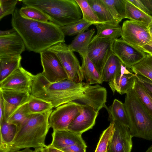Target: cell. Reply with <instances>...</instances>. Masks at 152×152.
<instances>
[{"label": "cell", "instance_id": "obj_1", "mask_svg": "<svg viewBox=\"0 0 152 152\" xmlns=\"http://www.w3.org/2000/svg\"><path fill=\"white\" fill-rule=\"evenodd\" d=\"M31 94L50 102L55 108L72 102L90 105L93 98L92 89L86 83L66 79L51 83L42 73L35 75Z\"/></svg>", "mask_w": 152, "mask_h": 152}, {"label": "cell", "instance_id": "obj_2", "mask_svg": "<svg viewBox=\"0 0 152 152\" xmlns=\"http://www.w3.org/2000/svg\"><path fill=\"white\" fill-rule=\"evenodd\" d=\"M12 15V26L29 51L40 53L57 43L65 42V36L60 27L53 23L24 18L16 8Z\"/></svg>", "mask_w": 152, "mask_h": 152}, {"label": "cell", "instance_id": "obj_3", "mask_svg": "<svg viewBox=\"0 0 152 152\" xmlns=\"http://www.w3.org/2000/svg\"><path fill=\"white\" fill-rule=\"evenodd\" d=\"M52 110L42 114L31 115L23 125L16 128L10 143L0 144V152H10L26 148H45L46 135L50 128L49 118Z\"/></svg>", "mask_w": 152, "mask_h": 152}, {"label": "cell", "instance_id": "obj_4", "mask_svg": "<svg viewBox=\"0 0 152 152\" xmlns=\"http://www.w3.org/2000/svg\"><path fill=\"white\" fill-rule=\"evenodd\" d=\"M26 6L42 11L51 22L61 27L74 23L82 18V14L75 0H23Z\"/></svg>", "mask_w": 152, "mask_h": 152}, {"label": "cell", "instance_id": "obj_5", "mask_svg": "<svg viewBox=\"0 0 152 152\" xmlns=\"http://www.w3.org/2000/svg\"><path fill=\"white\" fill-rule=\"evenodd\" d=\"M133 137L152 140V117L132 87L127 93L124 103Z\"/></svg>", "mask_w": 152, "mask_h": 152}, {"label": "cell", "instance_id": "obj_6", "mask_svg": "<svg viewBox=\"0 0 152 152\" xmlns=\"http://www.w3.org/2000/svg\"><path fill=\"white\" fill-rule=\"evenodd\" d=\"M48 49L56 54L67 75L68 79L78 83L82 82L84 77L81 66L74 52L64 42L57 43Z\"/></svg>", "mask_w": 152, "mask_h": 152}, {"label": "cell", "instance_id": "obj_7", "mask_svg": "<svg viewBox=\"0 0 152 152\" xmlns=\"http://www.w3.org/2000/svg\"><path fill=\"white\" fill-rule=\"evenodd\" d=\"M84 105L74 102L58 107L49 118L50 127L53 130L66 129L72 121L80 113Z\"/></svg>", "mask_w": 152, "mask_h": 152}, {"label": "cell", "instance_id": "obj_8", "mask_svg": "<svg viewBox=\"0 0 152 152\" xmlns=\"http://www.w3.org/2000/svg\"><path fill=\"white\" fill-rule=\"evenodd\" d=\"M121 36L126 42L140 48L152 40L147 26L131 20L123 23Z\"/></svg>", "mask_w": 152, "mask_h": 152}, {"label": "cell", "instance_id": "obj_9", "mask_svg": "<svg viewBox=\"0 0 152 152\" xmlns=\"http://www.w3.org/2000/svg\"><path fill=\"white\" fill-rule=\"evenodd\" d=\"M111 49L112 53L123 64L130 68L144 58L147 55L140 48L128 43L121 38L113 40Z\"/></svg>", "mask_w": 152, "mask_h": 152}, {"label": "cell", "instance_id": "obj_10", "mask_svg": "<svg viewBox=\"0 0 152 152\" xmlns=\"http://www.w3.org/2000/svg\"><path fill=\"white\" fill-rule=\"evenodd\" d=\"M43 76L50 83L68 79L67 75L56 54L47 49L40 53Z\"/></svg>", "mask_w": 152, "mask_h": 152}, {"label": "cell", "instance_id": "obj_11", "mask_svg": "<svg viewBox=\"0 0 152 152\" xmlns=\"http://www.w3.org/2000/svg\"><path fill=\"white\" fill-rule=\"evenodd\" d=\"M34 76L20 66L0 82V88L31 94Z\"/></svg>", "mask_w": 152, "mask_h": 152}, {"label": "cell", "instance_id": "obj_12", "mask_svg": "<svg viewBox=\"0 0 152 152\" xmlns=\"http://www.w3.org/2000/svg\"><path fill=\"white\" fill-rule=\"evenodd\" d=\"M113 40L92 39L88 48V56L101 76L104 66L112 54Z\"/></svg>", "mask_w": 152, "mask_h": 152}, {"label": "cell", "instance_id": "obj_13", "mask_svg": "<svg viewBox=\"0 0 152 152\" xmlns=\"http://www.w3.org/2000/svg\"><path fill=\"white\" fill-rule=\"evenodd\" d=\"M111 121L114 122L115 130L107 152H131L132 137L129 129L117 121Z\"/></svg>", "mask_w": 152, "mask_h": 152}, {"label": "cell", "instance_id": "obj_14", "mask_svg": "<svg viewBox=\"0 0 152 152\" xmlns=\"http://www.w3.org/2000/svg\"><path fill=\"white\" fill-rule=\"evenodd\" d=\"M4 109V120L7 121L18 109L27 103L31 96L28 92L0 88Z\"/></svg>", "mask_w": 152, "mask_h": 152}, {"label": "cell", "instance_id": "obj_15", "mask_svg": "<svg viewBox=\"0 0 152 152\" xmlns=\"http://www.w3.org/2000/svg\"><path fill=\"white\" fill-rule=\"evenodd\" d=\"M99 112L93 107L84 105L80 113L72 121L66 129L82 134L93 128Z\"/></svg>", "mask_w": 152, "mask_h": 152}, {"label": "cell", "instance_id": "obj_16", "mask_svg": "<svg viewBox=\"0 0 152 152\" xmlns=\"http://www.w3.org/2000/svg\"><path fill=\"white\" fill-rule=\"evenodd\" d=\"M136 75L131 68L122 64L108 85L113 94L115 91L121 95L126 94L133 87Z\"/></svg>", "mask_w": 152, "mask_h": 152}, {"label": "cell", "instance_id": "obj_17", "mask_svg": "<svg viewBox=\"0 0 152 152\" xmlns=\"http://www.w3.org/2000/svg\"><path fill=\"white\" fill-rule=\"evenodd\" d=\"M81 135L67 129L53 130L52 141L50 145L60 150L75 144L86 145Z\"/></svg>", "mask_w": 152, "mask_h": 152}, {"label": "cell", "instance_id": "obj_18", "mask_svg": "<svg viewBox=\"0 0 152 152\" xmlns=\"http://www.w3.org/2000/svg\"><path fill=\"white\" fill-rule=\"evenodd\" d=\"M25 48L22 38L17 32L0 36V56L21 55Z\"/></svg>", "mask_w": 152, "mask_h": 152}, {"label": "cell", "instance_id": "obj_19", "mask_svg": "<svg viewBox=\"0 0 152 152\" xmlns=\"http://www.w3.org/2000/svg\"><path fill=\"white\" fill-rule=\"evenodd\" d=\"M94 29L82 32L75 37L71 43L68 45L73 52L79 53L82 58L88 56V48L92 37L95 33Z\"/></svg>", "mask_w": 152, "mask_h": 152}, {"label": "cell", "instance_id": "obj_20", "mask_svg": "<svg viewBox=\"0 0 152 152\" xmlns=\"http://www.w3.org/2000/svg\"><path fill=\"white\" fill-rule=\"evenodd\" d=\"M110 121L116 120L129 128V120L124 104L115 99L112 104L106 109Z\"/></svg>", "mask_w": 152, "mask_h": 152}, {"label": "cell", "instance_id": "obj_21", "mask_svg": "<svg viewBox=\"0 0 152 152\" xmlns=\"http://www.w3.org/2000/svg\"><path fill=\"white\" fill-rule=\"evenodd\" d=\"M21 55L0 56V82L20 66Z\"/></svg>", "mask_w": 152, "mask_h": 152}, {"label": "cell", "instance_id": "obj_22", "mask_svg": "<svg viewBox=\"0 0 152 152\" xmlns=\"http://www.w3.org/2000/svg\"><path fill=\"white\" fill-rule=\"evenodd\" d=\"M102 23L117 25L119 23L114 18L102 0H87Z\"/></svg>", "mask_w": 152, "mask_h": 152}, {"label": "cell", "instance_id": "obj_23", "mask_svg": "<svg viewBox=\"0 0 152 152\" xmlns=\"http://www.w3.org/2000/svg\"><path fill=\"white\" fill-rule=\"evenodd\" d=\"M97 30L96 35L92 39L113 40L121 36V27L119 25L101 23L95 25Z\"/></svg>", "mask_w": 152, "mask_h": 152}, {"label": "cell", "instance_id": "obj_24", "mask_svg": "<svg viewBox=\"0 0 152 152\" xmlns=\"http://www.w3.org/2000/svg\"><path fill=\"white\" fill-rule=\"evenodd\" d=\"M82 59L81 66L86 83L90 85L102 84L103 82L100 74L88 56Z\"/></svg>", "mask_w": 152, "mask_h": 152}, {"label": "cell", "instance_id": "obj_25", "mask_svg": "<svg viewBox=\"0 0 152 152\" xmlns=\"http://www.w3.org/2000/svg\"><path fill=\"white\" fill-rule=\"evenodd\" d=\"M126 18L148 26L152 20V17L143 12L128 0L126 4Z\"/></svg>", "mask_w": 152, "mask_h": 152}, {"label": "cell", "instance_id": "obj_26", "mask_svg": "<svg viewBox=\"0 0 152 152\" xmlns=\"http://www.w3.org/2000/svg\"><path fill=\"white\" fill-rule=\"evenodd\" d=\"M122 64L119 59L112 53L106 62L101 74L103 82L110 81L120 69Z\"/></svg>", "mask_w": 152, "mask_h": 152}, {"label": "cell", "instance_id": "obj_27", "mask_svg": "<svg viewBox=\"0 0 152 152\" xmlns=\"http://www.w3.org/2000/svg\"><path fill=\"white\" fill-rule=\"evenodd\" d=\"M119 23L126 18V0H102Z\"/></svg>", "mask_w": 152, "mask_h": 152}, {"label": "cell", "instance_id": "obj_28", "mask_svg": "<svg viewBox=\"0 0 152 152\" xmlns=\"http://www.w3.org/2000/svg\"><path fill=\"white\" fill-rule=\"evenodd\" d=\"M28 108L30 114H42L52 110V104L31 94L27 103Z\"/></svg>", "mask_w": 152, "mask_h": 152}, {"label": "cell", "instance_id": "obj_29", "mask_svg": "<svg viewBox=\"0 0 152 152\" xmlns=\"http://www.w3.org/2000/svg\"><path fill=\"white\" fill-rule=\"evenodd\" d=\"M131 69L136 75L142 76L152 81V56L147 54L144 58Z\"/></svg>", "mask_w": 152, "mask_h": 152}, {"label": "cell", "instance_id": "obj_30", "mask_svg": "<svg viewBox=\"0 0 152 152\" xmlns=\"http://www.w3.org/2000/svg\"><path fill=\"white\" fill-rule=\"evenodd\" d=\"M133 88L137 96L152 117V93L147 90L138 81L137 78Z\"/></svg>", "mask_w": 152, "mask_h": 152}, {"label": "cell", "instance_id": "obj_31", "mask_svg": "<svg viewBox=\"0 0 152 152\" xmlns=\"http://www.w3.org/2000/svg\"><path fill=\"white\" fill-rule=\"evenodd\" d=\"M92 25L91 23L82 18L74 23L60 27L65 36H74L85 31Z\"/></svg>", "mask_w": 152, "mask_h": 152}, {"label": "cell", "instance_id": "obj_32", "mask_svg": "<svg viewBox=\"0 0 152 152\" xmlns=\"http://www.w3.org/2000/svg\"><path fill=\"white\" fill-rule=\"evenodd\" d=\"M31 115L27 103L15 111L6 122L15 125L17 128L24 124L28 120Z\"/></svg>", "mask_w": 152, "mask_h": 152}, {"label": "cell", "instance_id": "obj_33", "mask_svg": "<svg viewBox=\"0 0 152 152\" xmlns=\"http://www.w3.org/2000/svg\"><path fill=\"white\" fill-rule=\"evenodd\" d=\"M19 11L21 15L25 18L41 22L50 21L48 17L44 12L32 6L23 7L19 9Z\"/></svg>", "mask_w": 152, "mask_h": 152}, {"label": "cell", "instance_id": "obj_34", "mask_svg": "<svg viewBox=\"0 0 152 152\" xmlns=\"http://www.w3.org/2000/svg\"><path fill=\"white\" fill-rule=\"evenodd\" d=\"M114 130V122L111 121L108 127L101 135L94 152H107L108 145L113 136Z\"/></svg>", "mask_w": 152, "mask_h": 152}, {"label": "cell", "instance_id": "obj_35", "mask_svg": "<svg viewBox=\"0 0 152 152\" xmlns=\"http://www.w3.org/2000/svg\"><path fill=\"white\" fill-rule=\"evenodd\" d=\"M82 14V18L94 25L102 23L87 0H75Z\"/></svg>", "mask_w": 152, "mask_h": 152}, {"label": "cell", "instance_id": "obj_36", "mask_svg": "<svg viewBox=\"0 0 152 152\" xmlns=\"http://www.w3.org/2000/svg\"><path fill=\"white\" fill-rule=\"evenodd\" d=\"M0 144H6L11 142L15 135L16 127L4 121L0 123Z\"/></svg>", "mask_w": 152, "mask_h": 152}, {"label": "cell", "instance_id": "obj_37", "mask_svg": "<svg viewBox=\"0 0 152 152\" xmlns=\"http://www.w3.org/2000/svg\"><path fill=\"white\" fill-rule=\"evenodd\" d=\"M17 0H0V20L9 15L14 12L18 3Z\"/></svg>", "mask_w": 152, "mask_h": 152}, {"label": "cell", "instance_id": "obj_38", "mask_svg": "<svg viewBox=\"0 0 152 152\" xmlns=\"http://www.w3.org/2000/svg\"><path fill=\"white\" fill-rule=\"evenodd\" d=\"M87 147L86 145L75 144L60 150L65 152H86Z\"/></svg>", "mask_w": 152, "mask_h": 152}, {"label": "cell", "instance_id": "obj_39", "mask_svg": "<svg viewBox=\"0 0 152 152\" xmlns=\"http://www.w3.org/2000/svg\"><path fill=\"white\" fill-rule=\"evenodd\" d=\"M137 78L149 91L152 93V81L149 79L140 75H137Z\"/></svg>", "mask_w": 152, "mask_h": 152}, {"label": "cell", "instance_id": "obj_40", "mask_svg": "<svg viewBox=\"0 0 152 152\" xmlns=\"http://www.w3.org/2000/svg\"><path fill=\"white\" fill-rule=\"evenodd\" d=\"M130 2L133 4L138 8L146 13L149 15V13L144 4L141 0H128Z\"/></svg>", "mask_w": 152, "mask_h": 152}, {"label": "cell", "instance_id": "obj_41", "mask_svg": "<svg viewBox=\"0 0 152 152\" xmlns=\"http://www.w3.org/2000/svg\"><path fill=\"white\" fill-rule=\"evenodd\" d=\"M140 49L146 53L152 56V40L148 44L141 47Z\"/></svg>", "mask_w": 152, "mask_h": 152}, {"label": "cell", "instance_id": "obj_42", "mask_svg": "<svg viewBox=\"0 0 152 152\" xmlns=\"http://www.w3.org/2000/svg\"><path fill=\"white\" fill-rule=\"evenodd\" d=\"M141 1L148 10L149 15L152 17V0H142Z\"/></svg>", "mask_w": 152, "mask_h": 152}, {"label": "cell", "instance_id": "obj_43", "mask_svg": "<svg viewBox=\"0 0 152 152\" xmlns=\"http://www.w3.org/2000/svg\"><path fill=\"white\" fill-rule=\"evenodd\" d=\"M0 123L4 120V109L3 100L1 95L0 94Z\"/></svg>", "mask_w": 152, "mask_h": 152}, {"label": "cell", "instance_id": "obj_44", "mask_svg": "<svg viewBox=\"0 0 152 152\" xmlns=\"http://www.w3.org/2000/svg\"><path fill=\"white\" fill-rule=\"evenodd\" d=\"M45 152H65L61 150L56 148L49 145L44 148Z\"/></svg>", "mask_w": 152, "mask_h": 152}, {"label": "cell", "instance_id": "obj_45", "mask_svg": "<svg viewBox=\"0 0 152 152\" xmlns=\"http://www.w3.org/2000/svg\"><path fill=\"white\" fill-rule=\"evenodd\" d=\"M15 30L12 28L7 30H0V36L10 35L16 32Z\"/></svg>", "mask_w": 152, "mask_h": 152}, {"label": "cell", "instance_id": "obj_46", "mask_svg": "<svg viewBox=\"0 0 152 152\" xmlns=\"http://www.w3.org/2000/svg\"><path fill=\"white\" fill-rule=\"evenodd\" d=\"M10 152H35V150H32L30 148H26L20 150Z\"/></svg>", "mask_w": 152, "mask_h": 152}, {"label": "cell", "instance_id": "obj_47", "mask_svg": "<svg viewBox=\"0 0 152 152\" xmlns=\"http://www.w3.org/2000/svg\"><path fill=\"white\" fill-rule=\"evenodd\" d=\"M149 32L152 38V20L149 23L147 26Z\"/></svg>", "mask_w": 152, "mask_h": 152}, {"label": "cell", "instance_id": "obj_48", "mask_svg": "<svg viewBox=\"0 0 152 152\" xmlns=\"http://www.w3.org/2000/svg\"><path fill=\"white\" fill-rule=\"evenodd\" d=\"M35 152H45L44 148L34 149Z\"/></svg>", "mask_w": 152, "mask_h": 152}, {"label": "cell", "instance_id": "obj_49", "mask_svg": "<svg viewBox=\"0 0 152 152\" xmlns=\"http://www.w3.org/2000/svg\"><path fill=\"white\" fill-rule=\"evenodd\" d=\"M145 152H152V145L148 148Z\"/></svg>", "mask_w": 152, "mask_h": 152}]
</instances>
